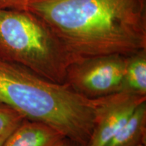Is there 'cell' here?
Returning a JSON list of instances; mask_svg holds the SVG:
<instances>
[{
	"instance_id": "obj_8",
	"label": "cell",
	"mask_w": 146,
	"mask_h": 146,
	"mask_svg": "<svg viewBox=\"0 0 146 146\" xmlns=\"http://www.w3.org/2000/svg\"><path fill=\"white\" fill-rule=\"evenodd\" d=\"M122 91L146 96V49L127 56Z\"/></svg>"
},
{
	"instance_id": "obj_3",
	"label": "cell",
	"mask_w": 146,
	"mask_h": 146,
	"mask_svg": "<svg viewBox=\"0 0 146 146\" xmlns=\"http://www.w3.org/2000/svg\"><path fill=\"white\" fill-rule=\"evenodd\" d=\"M0 58L58 83H64L68 67L81 60L39 18L12 10H0Z\"/></svg>"
},
{
	"instance_id": "obj_12",
	"label": "cell",
	"mask_w": 146,
	"mask_h": 146,
	"mask_svg": "<svg viewBox=\"0 0 146 146\" xmlns=\"http://www.w3.org/2000/svg\"><path fill=\"white\" fill-rule=\"evenodd\" d=\"M137 146H146V145H143V144H141V145H139Z\"/></svg>"
},
{
	"instance_id": "obj_5",
	"label": "cell",
	"mask_w": 146,
	"mask_h": 146,
	"mask_svg": "<svg viewBox=\"0 0 146 146\" xmlns=\"http://www.w3.org/2000/svg\"><path fill=\"white\" fill-rule=\"evenodd\" d=\"M145 101L146 96L127 91L98 98L94 128L87 146H104Z\"/></svg>"
},
{
	"instance_id": "obj_1",
	"label": "cell",
	"mask_w": 146,
	"mask_h": 146,
	"mask_svg": "<svg viewBox=\"0 0 146 146\" xmlns=\"http://www.w3.org/2000/svg\"><path fill=\"white\" fill-rule=\"evenodd\" d=\"M26 10L79 60L146 49V0H30Z\"/></svg>"
},
{
	"instance_id": "obj_4",
	"label": "cell",
	"mask_w": 146,
	"mask_h": 146,
	"mask_svg": "<svg viewBox=\"0 0 146 146\" xmlns=\"http://www.w3.org/2000/svg\"><path fill=\"white\" fill-rule=\"evenodd\" d=\"M126 58L109 55L76 62L68 67L64 83L90 100L122 91Z\"/></svg>"
},
{
	"instance_id": "obj_9",
	"label": "cell",
	"mask_w": 146,
	"mask_h": 146,
	"mask_svg": "<svg viewBox=\"0 0 146 146\" xmlns=\"http://www.w3.org/2000/svg\"><path fill=\"white\" fill-rule=\"evenodd\" d=\"M25 119L21 113L0 100V146H3Z\"/></svg>"
},
{
	"instance_id": "obj_6",
	"label": "cell",
	"mask_w": 146,
	"mask_h": 146,
	"mask_svg": "<svg viewBox=\"0 0 146 146\" xmlns=\"http://www.w3.org/2000/svg\"><path fill=\"white\" fill-rule=\"evenodd\" d=\"M65 137L47 124L25 118L3 146H57Z\"/></svg>"
},
{
	"instance_id": "obj_7",
	"label": "cell",
	"mask_w": 146,
	"mask_h": 146,
	"mask_svg": "<svg viewBox=\"0 0 146 146\" xmlns=\"http://www.w3.org/2000/svg\"><path fill=\"white\" fill-rule=\"evenodd\" d=\"M146 145V101L139 105L128 121L104 146Z\"/></svg>"
},
{
	"instance_id": "obj_10",
	"label": "cell",
	"mask_w": 146,
	"mask_h": 146,
	"mask_svg": "<svg viewBox=\"0 0 146 146\" xmlns=\"http://www.w3.org/2000/svg\"><path fill=\"white\" fill-rule=\"evenodd\" d=\"M30 0H0V10H26Z\"/></svg>"
},
{
	"instance_id": "obj_2",
	"label": "cell",
	"mask_w": 146,
	"mask_h": 146,
	"mask_svg": "<svg viewBox=\"0 0 146 146\" xmlns=\"http://www.w3.org/2000/svg\"><path fill=\"white\" fill-rule=\"evenodd\" d=\"M0 100L26 119L45 123L66 137L88 143L97 100L81 96L67 84L51 81L23 65L0 58Z\"/></svg>"
},
{
	"instance_id": "obj_11",
	"label": "cell",
	"mask_w": 146,
	"mask_h": 146,
	"mask_svg": "<svg viewBox=\"0 0 146 146\" xmlns=\"http://www.w3.org/2000/svg\"><path fill=\"white\" fill-rule=\"evenodd\" d=\"M57 146H87V144L79 143L70 139L65 137Z\"/></svg>"
}]
</instances>
